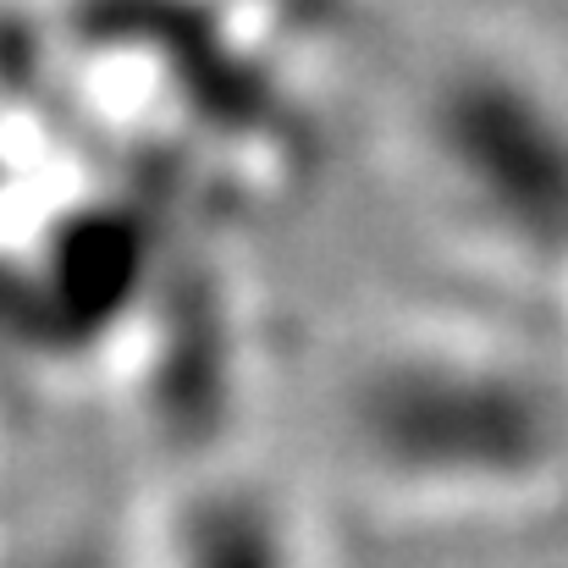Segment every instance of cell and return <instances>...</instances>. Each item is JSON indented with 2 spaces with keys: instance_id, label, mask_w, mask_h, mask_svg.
Here are the masks:
<instances>
[{
  "instance_id": "obj_2",
  "label": "cell",
  "mask_w": 568,
  "mask_h": 568,
  "mask_svg": "<svg viewBox=\"0 0 568 568\" xmlns=\"http://www.w3.org/2000/svg\"><path fill=\"white\" fill-rule=\"evenodd\" d=\"M403 150L436 226L486 271L568 287V78L508 44L442 50L403 111Z\"/></svg>"
},
{
  "instance_id": "obj_1",
  "label": "cell",
  "mask_w": 568,
  "mask_h": 568,
  "mask_svg": "<svg viewBox=\"0 0 568 568\" xmlns=\"http://www.w3.org/2000/svg\"><path fill=\"white\" fill-rule=\"evenodd\" d=\"M354 480L397 514H508L568 475V386L503 337H376L337 392Z\"/></svg>"
}]
</instances>
